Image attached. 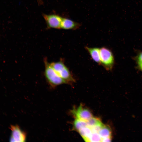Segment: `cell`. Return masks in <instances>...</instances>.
I'll list each match as a JSON object with an SVG mask.
<instances>
[{
    "label": "cell",
    "instance_id": "1",
    "mask_svg": "<svg viewBox=\"0 0 142 142\" xmlns=\"http://www.w3.org/2000/svg\"><path fill=\"white\" fill-rule=\"evenodd\" d=\"M44 75L47 83L52 88H54L59 85L67 84L58 75L46 58L44 59Z\"/></svg>",
    "mask_w": 142,
    "mask_h": 142
},
{
    "label": "cell",
    "instance_id": "2",
    "mask_svg": "<svg viewBox=\"0 0 142 142\" xmlns=\"http://www.w3.org/2000/svg\"><path fill=\"white\" fill-rule=\"evenodd\" d=\"M50 63L58 75L67 84H71L75 82V79L69 69L65 64L63 60L62 59L58 61Z\"/></svg>",
    "mask_w": 142,
    "mask_h": 142
},
{
    "label": "cell",
    "instance_id": "3",
    "mask_svg": "<svg viewBox=\"0 0 142 142\" xmlns=\"http://www.w3.org/2000/svg\"><path fill=\"white\" fill-rule=\"evenodd\" d=\"M100 65L106 70H111L114 60L111 51L108 48L103 47L100 48Z\"/></svg>",
    "mask_w": 142,
    "mask_h": 142
},
{
    "label": "cell",
    "instance_id": "4",
    "mask_svg": "<svg viewBox=\"0 0 142 142\" xmlns=\"http://www.w3.org/2000/svg\"><path fill=\"white\" fill-rule=\"evenodd\" d=\"M43 17L48 28L61 29V25L62 17L55 14H43Z\"/></svg>",
    "mask_w": 142,
    "mask_h": 142
},
{
    "label": "cell",
    "instance_id": "5",
    "mask_svg": "<svg viewBox=\"0 0 142 142\" xmlns=\"http://www.w3.org/2000/svg\"><path fill=\"white\" fill-rule=\"evenodd\" d=\"M11 135L10 139L11 142L26 141V135L18 125H11L10 127Z\"/></svg>",
    "mask_w": 142,
    "mask_h": 142
},
{
    "label": "cell",
    "instance_id": "6",
    "mask_svg": "<svg viewBox=\"0 0 142 142\" xmlns=\"http://www.w3.org/2000/svg\"><path fill=\"white\" fill-rule=\"evenodd\" d=\"M72 113L76 118L85 121L93 116L90 111L87 108L84 107L82 104L77 109H73Z\"/></svg>",
    "mask_w": 142,
    "mask_h": 142
},
{
    "label": "cell",
    "instance_id": "7",
    "mask_svg": "<svg viewBox=\"0 0 142 142\" xmlns=\"http://www.w3.org/2000/svg\"><path fill=\"white\" fill-rule=\"evenodd\" d=\"M80 26V24L70 19L62 17L61 29L66 30H74L78 28Z\"/></svg>",
    "mask_w": 142,
    "mask_h": 142
},
{
    "label": "cell",
    "instance_id": "8",
    "mask_svg": "<svg viewBox=\"0 0 142 142\" xmlns=\"http://www.w3.org/2000/svg\"><path fill=\"white\" fill-rule=\"evenodd\" d=\"M92 59L95 62L100 65V48L98 47H85Z\"/></svg>",
    "mask_w": 142,
    "mask_h": 142
},
{
    "label": "cell",
    "instance_id": "9",
    "mask_svg": "<svg viewBox=\"0 0 142 142\" xmlns=\"http://www.w3.org/2000/svg\"><path fill=\"white\" fill-rule=\"evenodd\" d=\"M78 132L83 139L86 142H88L93 133L91 128L87 126L82 128Z\"/></svg>",
    "mask_w": 142,
    "mask_h": 142
},
{
    "label": "cell",
    "instance_id": "10",
    "mask_svg": "<svg viewBox=\"0 0 142 142\" xmlns=\"http://www.w3.org/2000/svg\"><path fill=\"white\" fill-rule=\"evenodd\" d=\"M98 133L102 139L112 137V130L110 128L108 125H104Z\"/></svg>",
    "mask_w": 142,
    "mask_h": 142
},
{
    "label": "cell",
    "instance_id": "11",
    "mask_svg": "<svg viewBox=\"0 0 142 142\" xmlns=\"http://www.w3.org/2000/svg\"><path fill=\"white\" fill-rule=\"evenodd\" d=\"M87 126L86 121L76 118L73 122V129L78 131L82 128Z\"/></svg>",
    "mask_w": 142,
    "mask_h": 142
},
{
    "label": "cell",
    "instance_id": "12",
    "mask_svg": "<svg viewBox=\"0 0 142 142\" xmlns=\"http://www.w3.org/2000/svg\"><path fill=\"white\" fill-rule=\"evenodd\" d=\"M87 126L91 127L102 123L100 119L93 116L86 121Z\"/></svg>",
    "mask_w": 142,
    "mask_h": 142
},
{
    "label": "cell",
    "instance_id": "13",
    "mask_svg": "<svg viewBox=\"0 0 142 142\" xmlns=\"http://www.w3.org/2000/svg\"><path fill=\"white\" fill-rule=\"evenodd\" d=\"M102 138L98 133L93 132L88 142H102Z\"/></svg>",
    "mask_w": 142,
    "mask_h": 142
},
{
    "label": "cell",
    "instance_id": "14",
    "mask_svg": "<svg viewBox=\"0 0 142 142\" xmlns=\"http://www.w3.org/2000/svg\"><path fill=\"white\" fill-rule=\"evenodd\" d=\"M104 125L102 123H101L90 127V128L93 132L98 133Z\"/></svg>",
    "mask_w": 142,
    "mask_h": 142
},
{
    "label": "cell",
    "instance_id": "15",
    "mask_svg": "<svg viewBox=\"0 0 142 142\" xmlns=\"http://www.w3.org/2000/svg\"><path fill=\"white\" fill-rule=\"evenodd\" d=\"M138 62L139 64L142 63V53H140L138 57Z\"/></svg>",
    "mask_w": 142,
    "mask_h": 142
},
{
    "label": "cell",
    "instance_id": "16",
    "mask_svg": "<svg viewBox=\"0 0 142 142\" xmlns=\"http://www.w3.org/2000/svg\"><path fill=\"white\" fill-rule=\"evenodd\" d=\"M111 140L112 137H108L102 139V142H110Z\"/></svg>",
    "mask_w": 142,
    "mask_h": 142
},
{
    "label": "cell",
    "instance_id": "17",
    "mask_svg": "<svg viewBox=\"0 0 142 142\" xmlns=\"http://www.w3.org/2000/svg\"><path fill=\"white\" fill-rule=\"evenodd\" d=\"M141 69L142 70V63L139 64Z\"/></svg>",
    "mask_w": 142,
    "mask_h": 142
},
{
    "label": "cell",
    "instance_id": "18",
    "mask_svg": "<svg viewBox=\"0 0 142 142\" xmlns=\"http://www.w3.org/2000/svg\"><path fill=\"white\" fill-rule=\"evenodd\" d=\"M37 0L39 1H41V0Z\"/></svg>",
    "mask_w": 142,
    "mask_h": 142
}]
</instances>
